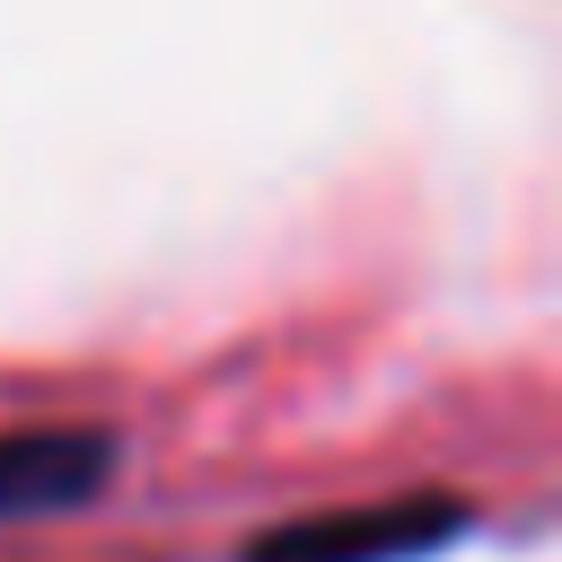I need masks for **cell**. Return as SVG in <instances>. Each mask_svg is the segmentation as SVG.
<instances>
[{
    "instance_id": "cell-1",
    "label": "cell",
    "mask_w": 562,
    "mask_h": 562,
    "mask_svg": "<svg viewBox=\"0 0 562 562\" xmlns=\"http://www.w3.org/2000/svg\"><path fill=\"white\" fill-rule=\"evenodd\" d=\"M448 527H465L457 501H369V509H325V518H299L281 536H263L246 562H404L422 544H439Z\"/></svg>"
},
{
    "instance_id": "cell-2",
    "label": "cell",
    "mask_w": 562,
    "mask_h": 562,
    "mask_svg": "<svg viewBox=\"0 0 562 562\" xmlns=\"http://www.w3.org/2000/svg\"><path fill=\"white\" fill-rule=\"evenodd\" d=\"M105 457H114V439H105V430H70V422L0 430V518L88 501V492L105 483Z\"/></svg>"
}]
</instances>
